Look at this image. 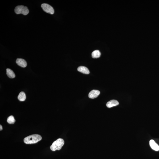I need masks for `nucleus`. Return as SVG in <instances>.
<instances>
[{
    "mask_svg": "<svg viewBox=\"0 0 159 159\" xmlns=\"http://www.w3.org/2000/svg\"><path fill=\"white\" fill-rule=\"evenodd\" d=\"M42 139V137L40 135L35 134L25 138L24 141L27 144H34L40 141Z\"/></svg>",
    "mask_w": 159,
    "mask_h": 159,
    "instance_id": "nucleus-1",
    "label": "nucleus"
},
{
    "mask_svg": "<svg viewBox=\"0 0 159 159\" xmlns=\"http://www.w3.org/2000/svg\"><path fill=\"white\" fill-rule=\"evenodd\" d=\"M64 144V141L62 139L60 138L54 142L50 147L51 150L55 151L56 150H59Z\"/></svg>",
    "mask_w": 159,
    "mask_h": 159,
    "instance_id": "nucleus-2",
    "label": "nucleus"
},
{
    "mask_svg": "<svg viewBox=\"0 0 159 159\" xmlns=\"http://www.w3.org/2000/svg\"><path fill=\"white\" fill-rule=\"evenodd\" d=\"M14 12L17 14H21L26 15L29 13V10L27 6H19L15 7Z\"/></svg>",
    "mask_w": 159,
    "mask_h": 159,
    "instance_id": "nucleus-3",
    "label": "nucleus"
},
{
    "mask_svg": "<svg viewBox=\"0 0 159 159\" xmlns=\"http://www.w3.org/2000/svg\"><path fill=\"white\" fill-rule=\"evenodd\" d=\"M41 6L43 10L45 12L52 14L54 13V10L53 8L48 4H42Z\"/></svg>",
    "mask_w": 159,
    "mask_h": 159,
    "instance_id": "nucleus-4",
    "label": "nucleus"
},
{
    "mask_svg": "<svg viewBox=\"0 0 159 159\" xmlns=\"http://www.w3.org/2000/svg\"><path fill=\"white\" fill-rule=\"evenodd\" d=\"M100 92L99 90H92L89 93V98L91 99L97 98L100 94Z\"/></svg>",
    "mask_w": 159,
    "mask_h": 159,
    "instance_id": "nucleus-5",
    "label": "nucleus"
},
{
    "mask_svg": "<svg viewBox=\"0 0 159 159\" xmlns=\"http://www.w3.org/2000/svg\"><path fill=\"white\" fill-rule=\"evenodd\" d=\"M16 64L22 67L25 68L27 66V63L25 60L21 58H18L16 60Z\"/></svg>",
    "mask_w": 159,
    "mask_h": 159,
    "instance_id": "nucleus-6",
    "label": "nucleus"
},
{
    "mask_svg": "<svg viewBox=\"0 0 159 159\" xmlns=\"http://www.w3.org/2000/svg\"><path fill=\"white\" fill-rule=\"evenodd\" d=\"M119 102L116 100H111L107 102L106 106L108 108L114 107L117 106L119 104Z\"/></svg>",
    "mask_w": 159,
    "mask_h": 159,
    "instance_id": "nucleus-7",
    "label": "nucleus"
},
{
    "mask_svg": "<svg viewBox=\"0 0 159 159\" xmlns=\"http://www.w3.org/2000/svg\"><path fill=\"white\" fill-rule=\"evenodd\" d=\"M77 70L81 73L86 74H89L90 73L89 69L86 67L84 66H80L77 69Z\"/></svg>",
    "mask_w": 159,
    "mask_h": 159,
    "instance_id": "nucleus-8",
    "label": "nucleus"
},
{
    "mask_svg": "<svg viewBox=\"0 0 159 159\" xmlns=\"http://www.w3.org/2000/svg\"><path fill=\"white\" fill-rule=\"evenodd\" d=\"M149 144L151 148L153 150L156 151H159V146L154 140H151L149 142Z\"/></svg>",
    "mask_w": 159,
    "mask_h": 159,
    "instance_id": "nucleus-9",
    "label": "nucleus"
},
{
    "mask_svg": "<svg viewBox=\"0 0 159 159\" xmlns=\"http://www.w3.org/2000/svg\"><path fill=\"white\" fill-rule=\"evenodd\" d=\"M6 73L9 78H13L15 77V75L13 71L11 69L7 68L6 69Z\"/></svg>",
    "mask_w": 159,
    "mask_h": 159,
    "instance_id": "nucleus-10",
    "label": "nucleus"
},
{
    "mask_svg": "<svg viewBox=\"0 0 159 159\" xmlns=\"http://www.w3.org/2000/svg\"><path fill=\"white\" fill-rule=\"evenodd\" d=\"M101 53L99 51L96 50L95 51L92 53V57L93 58H98L100 57Z\"/></svg>",
    "mask_w": 159,
    "mask_h": 159,
    "instance_id": "nucleus-11",
    "label": "nucleus"
},
{
    "mask_svg": "<svg viewBox=\"0 0 159 159\" xmlns=\"http://www.w3.org/2000/svg\"><path fill=\"white\" fill-rule=\"evenodd\" d=\"M26 96L25 94L23 92H21L19 93L18 96V99L19 101H24L25 100Z\"/></svg>",
    "mask_w": 159,
    "mask_h": 159,
    "instance_id": "nucleus-12",
    "label": "nucleus"
},
{
    "mask_svg": "<svg viewBox=\"0 0 159 159\" xmlns=\"http://www.w3.org/2000/svg\"><path fill=\"white\" fill-rule=\"evenodd\" d=\"M7 121L9 124H14L15 121L13 116L11 115L7 118Z\"/></svg>",
    "mask_w": 159,
    "mask_h": 159,
    "instance_id": "nucleus-13",
    "label": "nucleus"
},
{
    "mask_svg": "<svg viewBox=\"0 0 159 159\" xmlns=\"http://www.w3.org/2000/svg\"><path fill=\"white\" fill-rule=\"evenodd\" d=\"M2 130V125H0V131Z\"/></svg>",
    "mask_w": 159,
    "mask_h": 159,
    "instance_id": "nucleus-14",
    "label": "nucleus"
}]
</instances>
